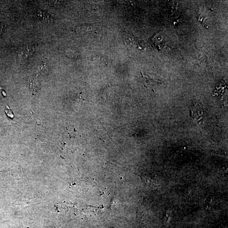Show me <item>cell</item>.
I'll return each mask as SVG.
<instances>
[{"label": "cell", "mask_w": 228, "mask_h": 228, "mask_svg": "<svg viewBox=\"0 0 228 228\" xmlns=\"http://www.w3.org/2000/svg\"><path fill=\"white\" fill-rule=\"evenodd\" d=\"M35 49L33 46L30 44L24 46L18 51V59L21 60L27 59L32 55Z\"/></svg>", "instance_id": "1"}, {"label": "cell", "mask_w": 228, "mask_h": 228, "mask_svg": "<svg viewBox=\"0 0 228 228\" xmlns=\"http://www.w3.org/2000/svg\"><path fill=\"white\" fill-rule=\"evenodd\" d=\"M37 16L38 18L42 20L50 21V20H51V17H50V15L48 14H47L45 13L44 11H38Z\"/></svg>", "instance_id": "2"}, {"label": "cell", "mask_w": 228, "mask_h": 228, "mask_svg": "<svg viewBox=\"0 0 228 228\" xmlns=\"http://www.w3.org/2000/svg\"><path fill=\"white\" fill-rule=\"evenodd\" d=\"M5 111L6 113L7 116H8L9 118L12 119L14 117V115L13 113L12 112V110L10 109L8 106L7 105L6 108H5Z\"/></svg>", "instance_id": "3"}, {"label": "cell", "mask_w": 228, "mask_h": 228, "mask_svg": "<svg viewBox=\"0 0 228 228\" xmlns=\"http://www.w3.org/2000/svg\"><path fill=\"white\" fill-rule=\"evenodd\" d=\"M3 29V26L2 24L0 23V35L2 34Z\"/></svg>", "instance_id": "4"}]
</instances>
